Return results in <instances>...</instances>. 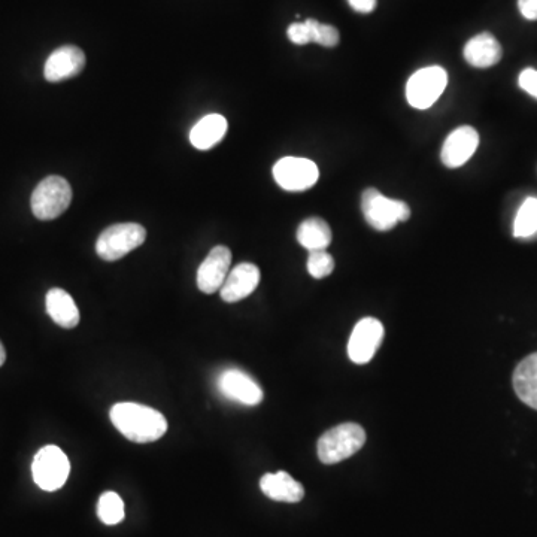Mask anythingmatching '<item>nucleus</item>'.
<instances>
[{
  "label": "nucleus",
  "instance_id": "obj_21",
  "mask_svg": "<svg viewBox=\"0 0 537 537\" xmlns=\"http://www.w3.org/2000/svg\"><path fill=\"white\" fill-rule=\"evenodd\" d=\"M537 233V197H527L514 221L515 238H532Z\"/></svg>",
  "mask_w": 537,
  "mask_h": 537
},
{
  "label": "nucleus",
  "instance_id": "obj_2",
  "mask_svg": "<svg viewBox=\"0 0 537 537\" xmlns=\"http://www.w3.org/2000/svg\"><path fill=\"white\" fill-rule=\"evenodd\" d=\"M364 220L378 232H388L411 218V208L403 200L390 199L376 188H366L361 194Z\"/></svg>",
  "mask_w": 537,
  "mask_h": 537
},
{
  "label": "nucleus",
  "instance_id": "obj_10",
  "mask_svg": "<svg viewBox=\"0 0 537 537\" xmlns=\"http://www.w3.org/2000/svg\"><path fill=\"white\" fill-rule=\"evenodd\" d=\"M384 326L376 318H363L358 321L348 342V356L356 364H366L372 360L384 341Z\"/></svg>",
  "mask_w": 537,
  "mask_h": 537
},
{
  "label": "nucleus",
  "instance_id": "obj_13",
  "mask_svg": "<svg viewBox=\"0 0 537 537\" xmlns=\"http://www.w3.org/2000/svg\"><path fill=\"white\" fill-rule=\"evenodd\" d=\"M86 66V54L75 45H65L57 48L45 63V80L50 83H60L77 77Z\"/></svg>",
  "mask_w": 537,
  "mask_h": 537
},
{
  "label": "nucleus",
  "instance_id": "obj_29",
  "mask_svg": "<svg viewBox=\"0 0 537 537\" xmlns=\"http://www.w3.org/2000/svg\"><path fill=\"white\" fill-rule=\"evenodd\" d=\"M5 361H6L5 347H3L2 342H0V367H2L3 364H5Z\"/></svg>",
  "mask_w": 537,
  "mask_h": 537
},
{
  "label": "nucleus",
  "instance_id": "obj_22",
  "mask_svg": "<svg viewBox=\"0 0 537 537\" xmlns=\"http://www.w3.org/2000/svg\"><path fill=\"white\" fill-rule=\"evenodd\" d=\"M97 517L106 526H115L124 520L123 499L114 491H106L97 503Z\"/></svg>",
  "mask_w": 537,
  "mask_h": 537
},
{
  "label": "nucleus",
  "instance_id": "obj_27",
  "mask_svg": "<svg viewBox=\"0 0 537 537\" xmlns=\"http://www.w3.org/2000/svg\"><path fill=\"white\" fill-rule=\"evenodd\" d=\"M518 8L527 20H537V0H518Z\"/></svg>",
  "mask_w": 537,
  "mask_h": 537
},
{
  "label": "nucleus",
  "instance_id": "obj_6",
  "mask_svg": "<svg viewBox=\"0 0 537 537\" xmlns=\"http://www.w3.org/2000/svg\"><path fill=\"white\" fill-rule=\"evenodd\" d=\"M71 463L65 452L59 447L48 445L39 449L33 458V481L44 491L60 490L68 481Z\"/></svg>",
  "mask_w": 537,
  "mask_h": 537
},
{
  "label": "nucleus",
  "instance_id": "obj_11",
  "mask_svg": "<svg viewBox=\"0 0 537 537\" xmlns=\"http://www.w3.org/2000/svg\"><path fill=\"white\" fill-rule=\"evenodd\" d=\"M232 263V251L224 245L212 248L197 270V287L202 293L214 294L221 290Z\"/></svg>",
  "mask_w": 537,
  "mask_h": 537
},
{
  "label": "nucleus",
  "instance_id": "obj_19",
  "mask_svg": "<svg viewBox=\"0 0 537 537\" xmlns=\"http://www.w3.org/2000/svg\"><path fill=\"white\" fill-rule=\"evenodd\" d=\"M512 381L521 402L537 411V353L524 358L518 364Z\"/></svg>",
  "mask_w": 537,
  "mask_h": 537
},
{
  "label": "nucleus",
  "instance_id": "obj_7",
  "mask_svg": "<svg viewBox=\"0 0 537 537\" xmlns=\"http://www.w3.org/2000/svg\"><path fill=\"white\" fill-rule=\"evenodd\" d=\"M448 74L441 66L420 69L406 84V99L415 109H429L447 89Z\"/></svg>",
  "mask_w": 537,
  "mask_h": 537
},
{
  "label": "nucleus",
  "instance_id": "obj_9",
  "mask_svg": "<svg viewBox=\"0 0 537 537\" xmlns=\"http://www.w3.org/2000/svg\"><path fill=\"white\" fill-rule=\"evenodd\" d=\"M217 388L226 399L245 406H257L263 402L262 387L244 370L227 369L218 375Z\"/></svg>",
  "mask_w": 537,
  "mask_h": 537
},
{
  "label": "nucleus",
  "instance_id": "obj_12",
  "mask_svg": "<svg viewBox=\"0 0 537 537\" xmlns=\"http://www.w3.org/2000/svg\"><path fill=\"white\" fill-rule=\"evenodd\" d=\"M479 147L478 130L470 126H461L449 133L441 150V160L449 169L466 165Z\"/></svg>",
  "mask_w": 537,
  "mask_h": 537
},
{
  "label": "nucleus",
  "instance_id": "obj_28",
  "mask_svg": "<svg viewBox=\"0 0 537 537\" xmlns=\"http://www.w3.org/2000/svg\"><path fill=\"white\" fill-rule=\"evenodd\" d=\"M351 8L360 14H370V12L375 11L376 3L378 0H348Z\"/></svg>",
  "mask_w": 537,
  "mask_h": 537
},
{
  "label": "nucleus",
  "instance_id": "obj_8",
  "mask_svg": "<svg viewBox=\"0 0 537 537\" xmlns=\"http://www.w3.org/2000/svg\"><path fill=\"white\" fill-rule=\"evenodd\" d=\"M273 178L282 190L300 193L317 184L320 171L312 160L284 157L273 166Z\"/></svg>",
  "mask_w": 537,
  "mask_h": 537
},
{
  "label": "nucleus",
  "instance_id": "obj_23",
  "mask_svg": "<svg viewBox=\"0 0 537 537\" xmlns=\"http://www.w3.org/2000/svg\"><path fill=\"white\" fill-rule=\"evenodd\" d=\"M306 23L311 29L312 42H315V44L321 45V47L335 48L341 41V35H339V30L335 26L320 23L314 18H309Z\"/></svg>",
  "mask_w": 537,
  "mask_h": 537
},
{
  "label": "nucleus",
  "instance_id": "obj_25",
  "mask_svg": "<svg viewBox=\"0 0 537 537\" xmlns=\"http://www.w3.org/2000/svg\"><path fill=\"white\" fill-rule=\"evenodd\" d=\"M288 39L296 45L311 44V29H309L308 23H293L287 30Z\"/></svg>",
  "mask_w": 537,
  "mask_h": 537
},
{
  "label": "nucleus",
  "instance_id": "obj_15",
  "mask_svg": "<svg viewBox=\"0 0 537 537\" xmlns=\"http://www.w3.org/2000/svg\"><path fill=\"white\" fill-rule=\"evenodd\" d=\"M464 60L473 68L487 69L502 60L500 42L491 33H479L464 45Z\"/></svg>",
  "mask_w": 537,
  "mask_h": 537
},
{
  "label": "nucleus",
  "instance_id": "obj_17",
  "mask_svg": "<svg viewBox=\"0 0 537 537\" xmlns=\"http://www.w3.org/2000/svg\"><path fill=\"white\" fill-rule=\"evenodd\" d=\"M48 315L57 326L75 329L80 324V311L71 294L62 288H51L45 299Z\"/></svg>",
  "mask_w": 537,
  "mask_h": 537
},
{
  "label": "nucleus",
  "instance_id": "obj_26",
  "mask_svg": "<svg viewBox=\"0 0 537 537\" xmlns=\"http://www.w3.org/2000/svg\"><path fill=\"white\" fill-rule=\"evenodd\" d=\"M518 84H520L521 89L529 93L530 96L537 99V71L536 69H524L518 78Z\"/></svg>",
  "mask_w": 537,
  "mask_h": 537
},
{
  "label": "nucleus",
  "instance_id": "obj_24",
  "mask_svg": "<svg viewBox=\"0 0 537 537\" xmlns=\"http://www.w3.org/2000/svg\"><path fill=\"white\" fill-rule=\"evenodd\" d=\"M306 268L312 278H327L335 270V259L326 250L311 251Z\"/></svg>",
  "mask_w": 537,
  "mask_h": 537
},
{
  "label": "nucleus",
  "instance_id": "obj_5",
  "mask_svg": "<svg viewBox=\"0 0 537 537\" xmlns=\"http://www.w3.org/2000/svg\"><path fill=\"white\" fill-rule=\"evenodd\" d=\"M145 238H147V230L141 224H114L100 233L96 242L97 256L105 262H117L141 247Z\"/></svg>",
  "mask_w": 537,
  "mask_h": 537
},
{
  "label": "nucleus",
  "instance_id": "obj_20",
  "mask_svg": "<svg viewBox=\"0 0 537 537\" xmlns=\"http://www.w3.org/2000/svg\"><path fill=\"white\" fill-rule=\"evenodd\" d=\"M332 229L329 223L320 217H311L303 221L297 229V242L311 251L326 250L332 244Z\"/></svg>",
  "mask_w": 537,
  "mask_h": 537
},
{
  "label": "nucleus",
  "instance_id": "obj_4",
  "mask_svg": "<svg viewBox=\"0 0 537 537\" xmlns=\"http://www.w3.org/2000/svg\"><path fill=\"white\" fill-rule=\"evenodd\" d=\"M72 196L71 184L65 178L53 175L42 179L30 199L33 215L42 221L59 218L71 206Z\"/></svg>",
  "mask_w": 537,
  "mask_h": 537
},
{
  "label": "nucleus",
  "instance_id": "obj_18",
  "mask_svg": "<svg viewBox=\"0 0 537 537\" xmlns=\"http://www.w3.org/2000/svg\"><path fill=\"white\" fill-rule=\"evenodd\" d=\"M227 129H229V123L223 115H206L191 129V145L197 150H211L215 145L220 144L221 139L226 136Z\"/></svg>",
  "mask_w": 537,
  "mask_h": 537
},
{
  "label": "nucleus",
  "instance_id": "obj_3",
  "mask_svg": "<svg viewBox=\"0 0 537 537\" xmlns=\"http://www.w3.org/2000/svg\"><path fill=\"white\" fill-rule=\"evenodd\" d=\"M366 444V432L356 423H345L327 430L318 441V458L324 464H336L353 457Z\"/></svg>",
  "mask_w": 537,
  "mask_h": 537
},
{
  "label": "nucleus",
  "instance_id": "obj_1",
  "mask_svg": "<svg viewBox=\"0 0 537 537\" xmlns=\"http://www.w3.org/2000/svg\"><path fill=\"white\" fill-rule=\"evenodd\" d=\"M115 429L135 444L159 441L168 432V421L162 412L138 403H117L109 412Z\"/></svg>",
  "mask_w": 537,
  "mask_h": 537
},
{
  "label": "nucleus",
  "instance_id": "obj_16",
  "mask_svg": "<svg viewBox=\"0 0 537 537\" xmlns=\"http://www.w3.org/2000/svg\"><path fill=\"white\" fill-rule=\"evenodd\" d=\"M263 494L275 502L299 503L305 497V488L287 472L266 473L260 479Z\"/></svg>",
  "mask_w": 537,
  "mask_h": 537
},
{
  "label": "nucleus",
  "instance_id": "obj_14",
  "mask_svg": "<svg viewBox=\"0 0 537 537\" xmlns=\"http://www.w3.org/2000/svg\"><path fill=\"white\" fill-rule=\"evenodd\" d=\"M260 284V269L253 263H241L227 275L221 287V299L227 303L244 300L256 291Z\"/></svg>",
  "mask_w": 537,
  "mask_h": 537
}]
</instances>
